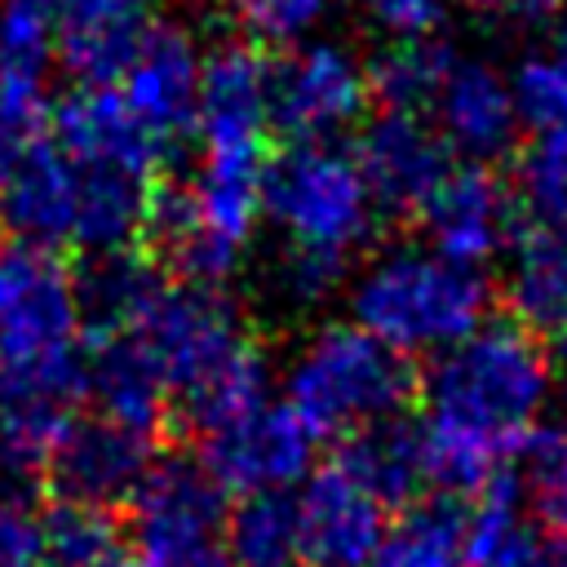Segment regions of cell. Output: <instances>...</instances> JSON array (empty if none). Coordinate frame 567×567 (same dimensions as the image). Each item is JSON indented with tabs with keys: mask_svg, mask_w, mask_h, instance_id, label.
<instances>
[{
	"mask_svg": "<svg viewBox=\"0 0 567 567\" xmlns=\"http://www.w3.org/2000/svg\"><path fill=\"white\" fill-rule=\"evenodd\" d=\"M363 567H470V518L452 501H412L385 518Z\"/></svg>",
	"mask_w": 567,
	"mask_h": 567,
	"instance_id": "ac0fdd59",
	"label": "cell"
},
{
	"mask_svg": "<svg viewBox=\"0 0 567 567\" xmlns=\"http://www.w3.org/2000/svg\"><path fill=\"white\" fill-rule=\"evenodd\" d=\"M226 558L239 567H292L297 514L288 492H252L226 509Z\"/></svg>",
	"mask_w": 567,
	"mask_h": 567,
	"instance_id": "cb8c5ba5",
	"label": "cell"
},
{
	"mask_svg": "<svg viewBox=\"0 0 567 567\" xmlns=\"http://www.w3.org/2000/svg\"><path fill=\"white\" fill-rule=\"evenodd\" d=\"M452 58L456 53L434 35H394V44L368 62V89L385 111H421L425 115Z\"/></svg>",
	"mask_w": 567,
	"mask_h": 567,
	"instance_id": "603a6c76",
	"label": "cell"
},
{
	"mask_svg": "<svg viewBox=\"0 0 567 567\" xmlns=\"http://www.w3.org/2000/svg\"><path fill=\"white\" fill-rule=\"evenodd\" d=\"M425 244L439 248L452 261L465 266H487L496 252H505L514 244V226H518V208L509 195V182L501 173H492V164L478 159H461L443 173V182L434 186V195L421 204L416 213Z\"/></svg>",
	"mask_w": 567,
	"mask_h": 567,
	"instance_id": "9c48e42d",
	"label": "cell"
},
{
	"mask_svg": "<svg viewBox=\"0 0 567 567\" xmlns=\"http://www.w3.org/2000/svg\"><path fill=\"white\" fill-rule=\"evenodd\" d=\"M545 350H549V359H554V363L567 372V319L549 328V346H545Z\"/></svg>",
	"mask_w": 567,
	"mask_h": 567,
	"instance_id": "e575fe53",
	"label": "cell"
},
{
	"mask_svg": "<svg viewBox=\"0 0 567 567\" xmlns=\"http://www.w3.org/2000/svg\"><path fill=\"white\" fill-rule=\"evenodd\" d=\"M509 195L527 230L567 235V128H540L518 146Z\"/></svg>",
	"mask_w": 567,
	"mask_h": 567,
	"instance_id": "7402d4cb",
	"label": "cell"
},
{
	"mask_svg": "<svg viewBox=\"0 0 567 567\" xmlns=\"http://www.w3.org/2000/svg\"><path fill=\"white\" fill-rule=\"evenodd\" d=\"M44 545H49V567L62 563H80L89 554H102L115 545L111 518L97 505H80V501H62L58 509L44 514Z\"/></svg>",
	"mask_w": 567,
	"mask_h": 567,
	"instance_id": "f1b7e54d",
	"label": "cell"
},
{
	"mask_svg": "<svg viewBox=\"0 0 567 567\" xmlns=\"http://www.w3.org/2000/svg\"><path fill=\"white\" fill-rule=\"evenodd\" d=\"M412 394L408 359L363 332L354 319L319 323L284 359V403L323 439L359 434L399 416Z\"/></svg>",
	"mask_w": 567,
	"mask_h": 567,
	"instance_id": "5b68a950",
	"label": "cell"
},
{
	"mask_svg": "<svg viewBox=\"0 0 567 567\" xmlns=\"http://www.w3.org/2000/svg\"><path fill=\"white\" fill-rule=\"evenodd\" d=\"M434 128L452 155L492 164L518 142V115L509 97V80L483 58H452L434 102Z\"/></svg>",
	"mask_w": 567,
	"mask_h": 567,
	"instance_id": "2e32d148",
	"label": "cell"
},
{
	"mask_svg": "<svg viewBox=\"0 0 567 567\" xmlns=\"http://www.w3.org/2000/svg\"><path fill=\"white\" fill-rule=\"evenodd\" d=\"M226 13L257 40V44H297L315 31L328 0H221Z\"/></svg>",
	"mask_w": 567,
	"mask_h": 567,
	"instance_id": "f546056e",
	"label": "cell"
},
{
	"mask_svg": "<svg viewBox=\"0 0 567 567\" xmlns=\"http://www.w3.org/2000/svg\"><path fill=\"white\" fill-rule=\"evenodd\" d=\"M505 80L514 115L527 133L567 128V62L558 53H527Z\"/></svg>",
	"mask_w": 567,
	"mask_h": 567,
	"instance_id": "d4e9b609",
	"label": "cell"
},
{
	"mask_svg": "<svg viewBox=\"0 0 567 567\" xmlns=\"http://www.w3.org/2000/svg\"><path fill=\"white\" fill-rule=\"evenodd\" d=\"M0 567H49L44 514L22 483H0Z\"/></svg>",
	"mask_w": 567,
	"mask_h": 567,
	"instance_id": "4dcf8cb0",
	"label": "cell"
},
{
	"mask_svg": "<svg viewBox=\"0 0 567 567\" xmlns=\"http://www.w3.org/2000/svg\"><path fill=\"white\" fill-rule=\"evenodd\" d=\"M49 111L44 75L0 71V168L49 133Z\"/></svg>",
	"mask_w": 567,
	"mask_h": 567,
	"instance_id": "83f0119b",
	"label": "cell"
},
{
	"mask_svg": "<svg viewBox=\"0 0 567 567\" xmlns=\"http://www.w3.org/2000/svg\"><path fill=\"white\" fill-rule=\"evenodd\" d=\"M368 102V66L337 40H310L270 62V128L288 142H337Z\"/></svg>",
	"mask_w": 567,
	"mask_h": 567,
	"instance_id": "52a82bcc",
	"label": "cell"
},
{
	"mask_svg": "<svg viewBox=\"0 0 567 567\" xmlns=\"http://www.w3.org/2000/svg\"><path fill=\"white\" fill-rule=\"evenodd\" d=\"M385 505L412 501L425 483H430V456H425V439L416 425L390 416L377 421L359 434H350L346 456H341Z\"/></svg>",
	"mask_w": 567,
	"mask_h": 567,
	"instance_id": "ffe728a7",
	"label": "cell"
},
{
	"mask_svg": "<svg viewBox=\"0 0 567 567\" xmlns=\"http://www.w3.org/2000/svg\"><path fill=\"white\" fill-rule=\"evenodd\" d=\"M554 53H558V58L567 62V27H563V35H558V49H554Z\"/></svg>",
	"mask_w": 567,
	"mask_h": 567,
	"instance_id": "d590c367",
	"label": "cell"
},
{
	"mask_svg": "<svg viewBox=\"0 0 567 567\" xmlns=\"http://www.w3.org/2000/svg\"><path fill=\"white\" fill-rule=\"evenodd\" d=\"M84 394V306L62 252L0 244V470L44 465Z\"/></svg>",
	"mask_w": 567,
	"mask_h": 567,
	"instance_id": "7a4b0ae2",
	"label": "cell"
},
{
	"mask_svg": "<svg viewBox=\"0 0 567 567\" xmlns=\"http://www.w3.org/2000/svg\"><path fill=\"white\" fill-rule=\"evenodd\" d=\"M354 164L381 217H416L452 168V151L421 111H381L372 124H363Z\"/></svg>",
	"mask_w": 567,
	"mask_h": 567,
	"instance_id": "4fadbf2b",
	"label": "cell"
},
{
	"mask_svg": "<svg viewBox=\"0 0 567 567\" xmlns=\"http://www.w3.org/2000/svg\"><path fill=\"white\" fill-rule=\"evenodd\" d=\"M492 284L478 266L430 244H390L350 284V319L394 354H439L487 319Z\"/></svg>",
	"mask_w": 567,
	"mask_h": 567,
	"instance_id": "277c9868",
	"label": "cell"
},
{
	"mask_svg": "<svg viewBox=\"0 0 567 567\" xmlns=\"http://www.w3.org/2000/svg\"><path fill=\"white\" fill-rule=\"evenodd\" d=\"M558 4H563V0H558Z\"/></svg>",
	"mask_w": 567,
	"mask_h": 567,
	"instance_id": "8d00e7d4",
	"label": "cell"
},
{
	"mask_svg": "<svg viewBox=\"0 0 567 567\" xmlns=\"http://www.w3.org/2000/svg\"><path fill=\"white\" fill-rule=\"evenodd\" d=\"M470 567H567V536L549 532L536 514L487 501L470 523Z\"/></svg>",
	"mask_w": 567,
	"mask_h": 567,
	"instance_id": "44dd1931",
	"label": "cell"
},
{
	"mask_svg": "<svg viewBox=\"0 0 567 567\" xmlns=\"http://www.w3.org/2000/svg\"><path fill=\"white\" fill-rule=\"evenodd\" d=\"M487 18L509 22V27H545L558 9V0H474Z\"/></svg>",
	"mask_w": 567,
	"mask_h": 567,
	"instance_id": "d6a6232c",
	"label": "cell"
},
{
	"mask_svg": "<svg viewBox=\"0 0 567 567\" xmlns=\"http://www.w3.org/2000/svg\"><path fill=\"white\" fill-rule=\"evenodd\" d=\"M292 514L297 563L310 567H363L385 527V501L346 461L310 470L292 496Z\"/></svg>",
	"mask_w": 567,
	"mask_h": 567,
	"instance_id": "8fae6325",
	"label": "cell"
},
{
	"mask_svg": "<svg viewBox=\"0 0 567 567\" xmlns=\"http://www.w3.org/2000/svg\"><path fill=\"white\" fill-rule=\"evenodd\" d=\"M142 567H226V492L199 461H155L128 496Z\"/></svg>",
	"mask_w": 567,
	"mask_h": 567,
	"instance_id": "8992f818",
	"label": "cell"
},
{
	"mask_svg": "<svg viewBox=\"0 0 567 567\" xmlns=\"http://www.w3.org/2000/svg\"><path fill=\"white\" fill-rule=\"evenodd\" d=\"M53 58L84 89H111L151 31V0H44Z\"/></svg>",
	"mask_w": 567,
	"mask_h": 567,
	"instance_id": "5bb4252c",
	"label": "cell"
},
{
	"mask_svg": "<svg viewBox=\"0 0 567 567\" xmlns=\"http://www.w3.org/2000/svg\"><path fill=\"white\" fill-rule=\"evenodd\" d=\"M62 567H142L133 554H120L115 545L111 549H102V554H89V558H80V563H62Z\"/></svg>",
	"mask_w": 567,
	"mask_h": 567,
	"instance_id": "836d02e7",
	"label": "cell"
},
{
	"mask_svg": "<svg viewBox=\"0 0 567 567\" xmlns=\"http://www.w3.org/2000/svg\"><path fill=\"white\" fill-rule=\"evenodd\" d=\"M372 13L390 35H434L447 0H350Z\"/></svg>",
	"mask_w": 567,
	"mask_h": 567,
	"instance_id": "1f68e13d",
	"label": "cell"
},
{
	"mask_svg": "<svg viewBox=\"0 0 567 567\" xmlns=\"http://www.w3.org/2000/svg\"><path fill=\"white\" fill-rule=\"evenodd\" d=\"M199 137H270V62L252 40H221L199 58Z\"/></svg>",
	"mask_w": 567,
	"mask_h": 567,
	"instance_id": "e0dca14e",
	"label": "cell"
},
{
	"mask_svg": "<svg viewBox=\"0 0 567 567\" xmlns=\"http://www.w3.org/2000/svg\"><path fill=\"white\" fill-rule=\"evenodd\" d=\"M75 213H80L75 168L49 142V133L0 168V226L13 239L53 252L75 248Z\"/></svg>",
	"mask_w": 567,
	"mask_h": 567,
	"instance_id": "9a60e30c",
	"label": "cell"
},
{
	"mask_svg": "<svg viewBox=\"0 0 567 567\" xmlns=\"http://www.w3.org/2000/svg\"><path fill=\"white\" fill-rule=\"evenodd\" d=\"M554 403V359L518 319H483L430 359L421 381V439L430 478L456 492L492 487L532 447Z\"/></svg>",
	"mask_w": 567,
	"mask_h": 567,
	"instance_id": "6da1fadb",
	"label": "cell"
},
{
	"mask_svg": "<svg viewBox=\"0 0 567 567\" xmlns=\"http://www.w3.org/2000/svg\"><path fill=\"white\" fill-rule=\"evenodd\" d=\"M509 310L523 328L549 332L567 319V235L523 230L514 235V257L505 275Z\"/></svg>",
	"mask_w": 567,
	"mask_h": 567,
	"instance_id": "d6986e66",
	"label": "cell"
},
{
	"mask_svg": "<svg viewBox=\"0 0 567 567\" xmlns=\"http://www.w3.org/2000/svg\"><path fill=\"white\" fill-rule=\"evenodd\" d=\"M199 58L204 49L195 44L190 31L173 22H151L146 40L120 71V97L137 115V124L173 155L190 133H195V111H199Z\"/></svg>",
	"mask_w": 567,
	"mask_h": 567,
	"instance_id": "30bf717a",
	"label": "cell"
},
{
	"mask_svg": "<svg viewBox=\"0 0 567 567\" xmlns=\"http://www.w3.org/2000/svg\"><path fill=\"white\" fill-rule=\"evenodd\" d=\"M527 501L549 532L567 536V412L554 425H540L532 439Z\"/></svg>",
	"mask_w": 567,
	"mask_h": 567,
	"instance_id": "484cf974",
	"label": "cell"
},
{
	"mask_svg": "<svg viewBox=\"0 0 567 567\" xmlns=\"http://www.w3.org/2000/svg\"><path fill=\"white\" fill-rule=\"evenodd\" d=\"M261 217L284 235L279 292L292 306H315L341 288L346 266L372 239L381 208L354 164V151L337 142H292L270 155Z\"/></svg>",
	"mask_w": 567,
	"mask_h": 567,
	"instance_id": "3957f363",
	"label": "cell"
},
{
	"mask_svg": "<svg viewBox=\"0 0 567 567\" xmlns=\"http://www.w3.org/2000/svg\"><path fill=\"white\" fill-rule=\"evenodd\" d=\"M155 430L142 425H124L111 416H84V421H66V430L53 439L44 465L62 492V501H80V505H115L128 501L133 487L146 478V470L155 465Z\"/></svg>",
	"mask_w": 567,
	"mask_h": 567,
	"instance_id": "7c38bea8",
	"label": "cell"
},
{
	"mask_svg": "<svg viewBox=\"0 0 567 567\" xmlns=\"http://www.w3.org/2000/svg\"><path fill=\"white\" fill-rule=\"evenodd\" d=\"M53 62V18L44 0H0V71L44 75Z\"/></svg>",
	"mask_w": 567,
	"mask_h": 567,
	"instance_id": "4316f807",
	"label": "cell"
},
{
	"mask_svg": "<svg viewBox=\"0 0 567 567\" xmlns=\"http://www.w3.org/2000/svg\"><path fill=\"white\" fill-rule=\"evenodd\" d=\"M199 465L213 474L221 492H288L315 470L319 434L279 399H261L257 408L213 425L199 434Z\"/></svg>",
	"mask_w": 567,
	"mask_h": 567,
	"instance_id": "ba28073f",
	"label": "cell"
}]
</instances>
